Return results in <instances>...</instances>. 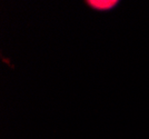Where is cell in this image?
I'll return each mask as SVG.
<instances>
[{
  "instance_id": "6da1fadb",
  "label": "cell",
  "mask_w": 149,
  "mask_h": 139,
  "mask_svg": "<svg viewBox=\"0 0 149 139\" xmlns=\"http://www.w3.org/2000/svg\"><path fill=\"white\" fill-rule=\"evenodd\" d=\"M89 3H91V5H93V7H96V8L107 9V8H110L115 2H113V1H90Z\"/></svg>"
}]
</instances>
